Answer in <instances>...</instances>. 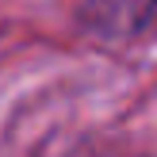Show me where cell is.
<instances>
[{
	"instance_id": "cell-1",
	"label": "cell",
	"mask_w": 157,
	"mask_h": 157,
	"mask_svg": "<svg viewBox=\"0 0 157 157\" xmlns=\"http://www.w3.org/2000/svg\"><path fill=\"white\" fill-rule=\"evenodd\" d=\"M73 19L100 42H130L153 27L157 0H77Z\"/></svg>"
}]
</instances>
